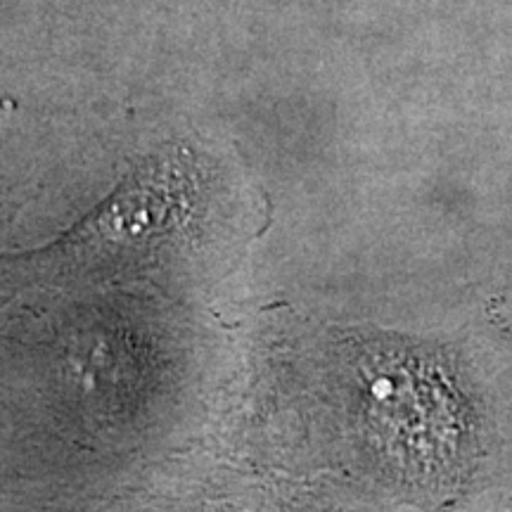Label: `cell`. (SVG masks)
<instances>
[{
  "mask_svg": "<svg viewBox=\"0 0 512 512\" xmlns=\"http://www.w3.org/2000/svg\"><path fill=\"white\" fill-rule=\"evenodd\" d=\"M192 197L195 181L188 159L152 157L91 216L76 223L48 249H41V256L93 264L145 254L188 221Z\"/></svg>",
  "mask_w": 512,
  "mask_h": 512,
  "instance_id": "obj_1",
  "label": "cell"
}]
</instances>
